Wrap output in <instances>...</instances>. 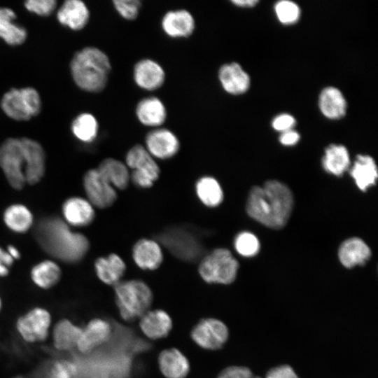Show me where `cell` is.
Listing matches in <instances>:
<instances>
[{
    "label": "cell",
    "instance_id": "1",
    "mask_svg": "<svg viewBox=\"0 0 378 378\" xmlns=\"http://www.w3.org/2000/svg\"><path fill=\"white\" fill-rule=\"evenodd\" d=\"M34 232L37 242L47 253L67 263L80 262L90 248L84 234L72 232L69 225L57 217L41 219Z\"/></svg>",
    "mask_w": 378,
    "mask_h": 378
},
{
    "label": "cell",
    "instance_id": "2",
    "mask_svg": "<svg viewBox=\"0 0 378 378\" xmlns=\"http://www.w3.org/2000/svg\"><path fill=\"white\" fill-rule=\"evenodd\" d=\"M293 206L290 189L277 181H268L262 187L254 186L246 203L248 214L262 225L274 229L284 227Z\"/></svg>",
    "mask_w": 378,
    "mask_h": 378
},
{
    "label": "cell",
    "instance_id": "3",
    "mask_svg": "<svg viewBox=\"0 0 378 378\" xmlns=\"http://www.w3.org/2000/svg\"><path fill=\"white\" fill-rule=\"evenodd\" d=\"M70 70L78 88L97 93L105 88L111 64L105 52L96 47L89 46L76 52L70 62Z\"/></svg>",
    "mask_w": 378,
    "mask_h": 378
},
{
    "label": "cell",
    "instance_id": "4",
    "mask_svg": "<svg viewBox=\"0 0 378 378\" xmlns=\"http://www.w3.org/2000/svg\"><path fill=\"white\" fill-rule=\"evenodd\" d=\"M114 286L115 301L119 314L126 321L141 318L152 304L150 288L139 279L120 281Z\"/></svg>",
    "mask_w": 378,
    "mask_h": 378
},
{
    "label": "cell",
    "instance_id": "5",
    "mask_svg": "<svg viewBox=\"0 0 378 378\" xmlns=\"http://www.w3.org/2000/svg\"><path fill=\"white\" fill-rule=\"evenodd\" d=\"M160 242L175 257L192 262L202 258L204 246L201 236L188 226L171 227L158 236Z\"/></svg>",
    "mask_w": 378,
    "mask_h": 378
},
{
    "label": "cell",
    "instance_id": "6",
    "mask_svg": "<svg viewBox=\"0 0 378 378\" xmlns=\"http://www.w3.org/2000/svg\"><path fill=\"white\" fill-rule=\"evenodd\" d=\"M237 260L231 252L223 248H216L200 259L198 272L207 284H230L237 276Z\"/></svg>",
    "mask_w": 378,
    "mask_h": 378
},
{
    "label": "cell",
    "instance_id": "7",
    "mask_svg": "<svg viewBox=\"0 0 378 378\" xmlns=\"http://www.w3.org/2000/svg\"><path fill=\"white\" fill-rule=\"evenodd\" d=\"M52 316L48 309L35 306L20 315L15 323V330L26 343L46 342L50 337Z\"/></svg>",
    "mask_w": 378,
    "mask_h": 378
},
{
    "label": "cell",
    "instance_id": "8",
    "mask_svg": "<svg viewBox=\"0 0 378 378\" xmlns=\"http://www.w3.org/2000/svg\"><path fill=\"white\" fill-rule=\"evenodd\" d=\"M1 107L9 118L26 121L40 113L41 100L38 92L33 88H13L4 94Z\"/></svg>",
    "mask_w": 378,
    "mask_h": 378
},
{
    "label": "cell",
    "instance_id": "9",
    "mask_svg": "<svg viewBox=\"0 0 378 378\" xmlns=\"http://www.w3.org/2000/svg\"><path fill=\"white\" fill-rule=\"evenodd\" d=\"M26 155L22 138H8L0 146V167L9 184L21 190L26 184Z\"/></svg>",
    "mask_w": 378,
    "mask_h": 378
},
{
    "label": "cell",
    "instance_id": "10",
    "mask_svg": "<svg viewBox=\"0 0 378 378\" xmlns=\"http://www.w3.org/2000/svg\"><path fill=\"white\" fill-rule=\"evenodd\" d=\"M125 164L128 169H132L130 180L141 188L153 186L160 174V167L155 158L141 144H136L127 151Z\"/></svg>",
    "mask_w": 378,
    "mask_h": 378
},
{
    "label": "cell",
    "instance_id": "11",
    "mask_svg": "<svg viewBox=\"0 0 378 378\" xmlns=\"http://www.w3.org/2000/svg\"><path fill=\"white\" fill-rule=\"evenodd\" d=\"M229 335V329L224 322L211 317L200 320L190 332L192 341L198 346L209 351H216L223 347Z\"/></svg>",
    "mask_w": 378,
    "mask_h": 378
},
{
    "label": "cell",
    "instance_id": "12",
    "mask_svg": "<svg viewBox=\"0 0 378 378\" xmlns=\"http://www.w3.org/2000/svg\"><path fill=\"white\" fill-rule=\"evenodd\" d=\"M83 187L88 201L99 209L110 207L117 198L116 190L97 169L88 170L83 177Z\"/></svg>",
    "mask_w": 378,
    "mask_h": 378
},
{
    "label": "cell",
    "instance_id": "13",
    "mask_svg": "<svg viewBox=\"0 0 378 378\" xmlns=\"http://www.w3.org/2000/svg\"><path fill=\"white\" fill-rule=\"evenodd\" d=\"M112 327L108 321L93 318L82 326V331L76 349L82 354H88L110 339Z\"/></svg>",
    "mask_w": 378,
    "mask_h": 378
},
{
    "label": "cell",
    "instance_id": "14",
    "mask_svg": "<svg viewBox=\"0 0 378 378\" xmlns=\"http://www.w3.org/2000/svg\"><path fill=\"white\" fill-rule=\"evenodd\" d=\"M144 146L154 158L167 160L176 155L179 150L180 142L177 136L170 130L158 127L146 134Z\"/></svg>",
    "mask_w": 378,
    "mask_h": 378
},
{
    "label": "cell",
    "instance_id": "15",
    "mask_svg": "<svg viewBox=\"0 0 378 378\" xmlns=\"http://www.w3.org/2000/svg\"><path fill=\"white\" fill-rule=\"evenodd\" d=\"M165 77L162 66L153 59H142L134 66V81L143 90L153 91L160 88L164 83Z\"/></svg>",
    "mask_w": 378,
    "mask_h": 378
},
{
    "label": "cell",
    "instance_id": "16",
    "mask_svg": "<svg viewBox=\"0 0 378 378\" xmlns=\"http://www.w3.org/2000/svg\"><path fill=\"white\" fill-rule=\"evenodd\" d=\"M82 326L68 318H62L52 326L50 337L53 348L59 352L76 349Z\"/></svg>",
    "mask_w": 378,
    "mask_h": 378
},
{
    "label": "cell",
    "instance_id": "17",
    "mask_svg": "<svg viewBox=\"0 0 378 378\" xmlns=\"http://www.w3.org/2000/svg\"><path fill=\"white\" fill-rule=\"evenodd\" d=\"M22 142L26 155V183L34 185L38 183L45 174V151L42 146L35 140L22 137Z\"/></svg>",
    "mask_w": 378,
    "mask_h": 378
},
{
    "label": "cell",
    "instance_id": "18",
    "mask_svg": "<svg viewBox=\"0 0 378 378\" xmlns=\"http://www.w3.org/2000/svg\"><path fill=\"white\" fill-rule=\"evenodd\" d=\"M161 27L164 34L170 38H188L194 32L195 21L188 10H172L162 17Z\"/></svg>",
    "mask_w": 378,
    "mask_h": 378
},
{
    "label": "cell",
    "instance_id": "19",
    "mask_svg": "<svg viewBox=\"0 0 378 378\" xmlns=\"http://www.w3.org/2000/svg\"><path fill=\"white\" fill-rule=\"evenodd\" d=\"M172 327L173 322L171 316L163 309H149L139 320V328L141 332L153 340L168 336Z\"/></svg>",
    "mask_w": 378,
    "mask_h": 378
},
{
    "label": "cell",
    "instance_id": "20",
    "mask_svg": "<svg viewBox=\"0 0 378 378\" xmlns=\"http://www.w3.org/2000/svg\"><path fill=\"white\" fill-rule=\"evenodd\" d=\"M218 80L223 90L228 94L239 95L250 87V77L237 62L223 64L218 72Z\"/></svg>",
    "mask_w": 378,
    "mask_h": 378
},
{
    "label": "cell",
    "instance_id": "21",
    "mask_svg": "<svg viewBox=\"0 0 378 378\" xmlns=\"http://www.w3.org/2000/svg\"><path fill=\"white\" fill-rule=\"evenodd\" d=\"M132 258L140 269L155 270L160 266L163 260L161 246L154 239H141L133 246Z\"/></svg>",
    "mask_w": 378,
    "mask_h": 378
},
{
    "label": "cell",
    "instance_id": "22",
    "mask_svg": "<svg viewBox=\"0 0 378 378\" xmlns=\"http://www.w3.org/2000/svg\"><path fill=\"white\" fill-rule=\"evenodd\" d=\"M158 363L165 378H186L190 370L188 358L176 348L162 350L158 355Z\"/></svg>",
    "mask_w": 378,
    "mask_h": 378
},
{
    "label": "cell",
    "instance_id": "23",
    "mask_svg": "<svg viewBox=\"0 0 378 378\" xmlns=\"http://www.w3.org/2000/svg\"><path fill=\"white\" fill-rule=\"evenodd\" d=\"M62 214L69 225L84 227L94 220L95 212L93 206L85 199L73 197L64 201Z\"/></svg>",
    "mask_w": 378,
    "mask_h": 378
},
{
    "label": "cell",
    "instance_id": "24",
    "mask_svg": "<svg viewBox=\"0 0 378 378\" xmlns=\"http://www.w3.org/2000/svg\"><path fill=\"white\" fill-rule=\"evenodd\" d=\"M138 120L144 125L160 127L167 119V109L163 102L156 97L141 99L135 109Z\"/></svg>",
    "mask_w": 378,
    "mask_h": 378
},
{
    "label": "cell",
    "instance_id": "25",
    "mask_svg": "<svg viewBox=\"0 0 378 378\" xmlns=\"http://www.w3.org/2000/svg\"><path fill=\"white\" fill-rule=\"evenodd\" d=\"M57 18L62 25L78 31L83 29L88 24L90 12L82 1L67 0L58 10Z\"/></svg>",
    "mask_w": 378,
    "mask_h": 378
},
{
    "label": "cell",
    "instance_id": "26",
    "mask_svg": "<svg viewBox=\"0 0 378 378\" xmlns=\"http://www.w3.org/2000/svg\"><path fill=\"white\" fill-rule=\"evenodd\" d=\"M94 270L99 279L104 284L114 286L121 281L126 265L116 253L98 258L94 262Z\"/></svg>",
    "mask_w": 378,
    "mask_h": 378
},
{
    "label": "cell",
    "instance_id": "27",
    "mask_svg": "<svg viewBox=\"0 0 378 378\" xmlns=\"http://www.w3.org/2000/svg\"><path fill=\"white\" fill-rule=\"evenodd\" d=\"M338 255L342 264L347 268H351L356 265H364L370 258L371 251L362 239L353 237L342 244Z\"/></svg>",
    "mask_w": 378,
    "mask_h": 378
},
{
    "label": "cell",
    "instance_id": "28",
    "mask_svg": "<svg viewBox=\"0 0 378 378\" xmlns=\"http://www.w3.org/2000/svg\"><path fill=\"white\" fill-rule=\"evenodd\" d=\"M318 106L322 114L330 119L343 118L346 112V102L341 91L335 87L322 90L318 97Z\"/></svg>",
    "mask_w": 378,
    "mask_h": 378
},
{
    "label": "cell",
    "instance_id": "29",
    "mask_svg": "<svg viewBox=\"0 0 378 378\" xmlns=\"http://www.w3.org/2000/svg\"><path fill=\"white\" fill-rule=\"evenodd\" d=\"M97 169L115 188L125 190L130 181L129 169L122 162L112 158L103 160Z\"/></svg>",
    "mask_w": 378,
    "mask_h": 378
},
{
    "label": "cell",
    "instance_id": "30",
    "mask_svg": "<svg viewBox=\"0 0 378 378\" xmlns=\"http://www.w3.org/2000/svg\"><path fill=\"white\" fill-rule=\"evenodd\" d=\"M15 18L16 15L13 10L0 7V38L10 46L23 43L27 36L24 27L13 22Z\"/></svg>",
    "mask_w": 378,
    "mask_h": 378
},
{
    "label": "cell",
    "instance_id": "31",
    "mask_svg": "<svg viewBox=\"0 0 378 378\" xmlns=\"http://www.w3.org/2000/svg\"><path fill=\"white\" fill-rule=\"evenodd\" d=\"M358 188L363 191L375 184L377 169L373 158L366 155H358L350 171Z\"/></svg>",
    "mask_w": 378,
    "mask_h": 378
},
{
    "label": "cell",
    "instance_id": "32",
    "mask_svg": "<svg viewBox=\"0 0 378 378\" xmlns=\"http://www.w3.org/2000/svg\"><path fill=\"white\" fill-rule=\"evenodd\" d=\"M62 271L59 265L50 260L42 261L36 265L31 271V279L39 288L48 290L59 281Z\"/></svg>",
    "mask_w": 378,
    "mask_h": 378
},
{
    "label": "cell",
    "instance_id": "33",
    "mask_svg": "<svg viewBox=\"0 0 378 378\" xmlns=\"http://www.w3.org/2000/svg\"><path fill=\"white\" fill-rule=\"evenodd\" d=\"M349 164V152L344 146L331 144L326 148L322 165L327 172L341 176L348 169Z\"/></svg>",
    "mask_w": 378,
    "mask_h": 378
},
{
    "label": "cell",
    "instance_id": "34",
    "mask_svg": "<svg viewBox=\"0 0 378 378\" xmlns=\"http://www.w3.org/2000/svg\"><path fill=\"white\" fill-rule=\"evenodd\" d=\"M200 201L208 207L218 206L223 201V192L218 181L211 176H202L195 184Z\"/></svg>",
    "mask_w": 378,
    "mask_h": 378
},
{
    "label": "cell",
    "instance_id": "35",
    "mask_svg": "<svg viewBox=\"0 0 378 378\" xmlns=\"http://www.w3.org/2000/svg\"><path fill=\"white\" fill-rule=\"evenodd\" d=\"M33 216L24 205L15 204L7 207L4 213L6 226L18 233L27 232L33 224Z\"/></svg>",
    "mask_w": 378,
    "mask_h": 378
},
{
    "label": "cell",
    "instance_id": "36",
    "mask_svg": "<svg viewBox=\"0 0 378 378\" xmlns=\"http://www.w3.org/2000/svg\"><path fill=\"white\" fill-rule=\"evenodd\" d=\"M71 127L74 135L78 140L85 143H90L97 136L99 124L92 114L83 113L74 118Z\"/></svg>",
    "mask_w": 378,
    "mask_h": 378
},
{
    "label": "cell",
    "instance_id": "37",
    "mask_svg": "<svg viewBox=\"0 0 378 378\" xmlns=\"http://www.w3.org/2000/svg\"><path fill=\"white\" fill-rule=\"evenodd\" d=\"M78 368L76 363L69 359L54 360L48 368L46 378H76Z\"/></svg>",
    "mask_w": 378,
    "mask_h": 378
},
{
    "label": "cell",
    "instance_id": "38",
    "mask_svg": "<svg viewBox=\"0 0 378 378\" xmlns=\"http://www.w3.org/2000/svg\"><path fill=\"white\" fill-rule=\"evenodd\" d=\"M274 10L279 20L286 24L295 23L300 16L299 6L290 1H278L274 6Z\"/></svg>",
    "mask_w": 378,
    "mask_h": 378
},
{
    "label": "cell",
    "instance_id": "39",
    "mask_svg": "<svg viewBox=\"0 0 378 378\" xmlns=\"http://www.w3.org/2000/svg\"><path fill=\"white\" fill-rule=\"evenodd\" d=\"M236 251L243 256H253L255 255L260 248L257 237L248 232L239 234L234 240Z\"/></svg>",
    "mask_w": 378,
    "mask_h": 378
},
{
    "label": "cell",
    "instance_id": "40",
    "mask_svg": "<svg viewBox=\"0 0 378 378\" xmlns=\"http://www.w3.org/2000/svg\"><path fill=\"white\" fill-rule=\"evenodd\" d=\"M113 4L118 13L127 20H135L141 8V2L139 0H114Z\"/></svg>",
    "mask_w": 378,
    "mask_h": 378
},
{
    "label": "cell",
    "instance_id": "41",
    "mask_svg": "<svg viewBox=\"0 0 378 378\" xmlns=\"http://www.w3.org/2000/svg\"><path fill=\"white\" fill-rule=\"evenodd\" d=\"M56 6L57 1L55 0H28L24 2L27 10L40 16L50 15Z\"/></svg>",
    "mask_w": 378,
    "mask_h": 378
},
{
    "label": "cell",
    "instance_id": "42",
    "mask_svg": "<svg viewBox=\"0 0 378 378\" xmlns=\"http://www.w3.org/2000/svg\"><path fill=\"white\" fill-rule=\"evenodd\" d=\"M216 378H262L247 367L231 365L224 368Z\"/></svg>",
    "mask_w": 378,
    "mask_h": 378
},
{
    "label": "cell",
    "instance_id": "43",
    "mask_svg": "<svg viewBox=\"0 0 378 378\" xmlns=\"http://www.w3.org/2000/svg\"><path fill=\"white\" fill-rule=\"evenodd\" d=\"M265 378H300L295 370L287 364L279 365L270 368Z\"/></svg>",
    "mask_w": 378,
    "mask_h": 378
},
{
    "label": "cell",
    "instance_id": "44",
    "mask_svg": "<svg viewBox=\"0 0 378 378\" xmlns=\"http://www.w3.org/2000/svg\"><path fill=\"white\" fill-rule=\"evenodd\" d=\"M295 125V118L288 113H282L276 116L272 122V127L275 130L282 132L292 130Z\"/></svg>",
    "mask_w": 378,
    "mask_h": 378
},
{
    "label": "cell",
    "instance_id": "45",
    "mask_svg": "<svg viewBox=\"0 0 378 378\" xmlns=\"http://www.w3.org/2000/svg\"><path fill=\"white\" fill-rule=\"evenodd\" d=\"M299 134L294 130H288L282 132L279 136V141L285 146H293L298 142Z\"/></svg>",
    "mask_w": 378,
    "mask_h": 378
},
{
    "label": "cell",
    "instance_id": "46",
    "mask_svg": "<svg viewBox=\"0 0 378 378\" xmlns=\"http://www.w3.org/2000/svg\"><path fill=\"white\" fill-rule=\"evenodd\" d=\"M14 259L10 255L7 251H4L0 247V263L9 268L13 263Z\"/></svg>",
    "mask_w": 378,
    "mask_h": 378
},
{
    "label": "cell",
    "instance_id": "47",
    "mask_svg": "<svg viewBox=\"0 0 378 378\" xmlns=\"http://www.w3.org/2000/svg\"><path fill=\"white\" fill-rule=\"evenodd\" d=\"M233 4L239 7H253L258 3V0H234L231 1Z\"/></svg>",
    "mask_w": 378,
    "mask_h": 378
},
{
    "label": "cell",
    "instance_id": "48",
    "mask_svg": "<svg viewBox=\"0 0 378 378\" xmlns=\"http://www.w3.org/2000/svg\"><path fill=\"white\" fill-rule=\"evenodd\" d=\"M7 252L13 259H18L20 257V252L18 250L13 246H8L7 248Z\"/></svg>",
    "mask_w": 378,
    "mask_h": 378
},
{
    "label": "cell",
    "instance_id": "49",
    "mask_svg": "<svg viewBox=\"0 0 378 378\" xmlns=\"http://www.w3.org/2000/svg\"><path fill=\"white\" fill-rule=\"evenodd\" d=\"M9 274V268L0 263V277H4Z\"/></svg>",
    "mask_w": 378,
    "mask_h": 378
},
{
    "label": "cell",
    "instance_id": "50",
    "mask_svg": "<svg viewBox=\"0 0 378 378\" xmlns=\"http://www.w3.org/2000/svg\"><path fill=\"white\" fill-rule=\"evenodd\" d=\"M2 307H3V302H2V300H1V298L0 296V312L2 309Z\"/></svg>",
    "mask_w": 378,
    "mask_h": 378
},
{
    "label": "cell",
    "instance_id": "51",
    "mask_svg": "<svg viewBox=\"0 0 378 378\" xmlns=\"http://www.w3.org/2000/svg\"><path fill=\"white\" fill-rule=\"evenodd\" d=\"M11 378H24V377H22L21 375H18V376L13 377Z\"/></svg>",
    "mask_w": 378,
    "mask_h": 378
}]
</instances>
